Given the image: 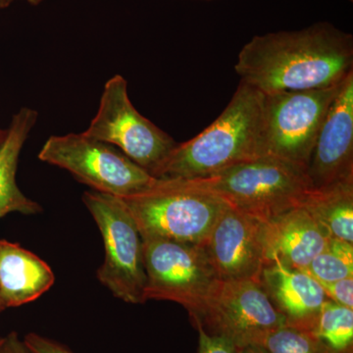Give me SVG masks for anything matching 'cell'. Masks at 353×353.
Here are the masks:
<instances>
[{"mask_svg":"<svg viewBox=\"0 0 353 353\" xmlns=\"http://www.w3.org/2000/svg\"><path fill=\"white\" fill-rule=\"evenodd\" d=\"M50 265L19 243L0 240V297L6 308L36 301L54 284Z\"/></svg>","mask_w":353,"mask_h":353,"instance_id":"15","label":"cell"},{"mask_svg":"<svg viewBox=\"0 0 353 353\" xmlns=\"http://www.w3.org/2000/svg\"><path fill=\"white\" fill-rule=\"evenodd\" d=\"M43 0H29L30 3L32 4V6H37V4L41 3Z\"/></svg>","mask_w":353,"mask_h":353,"instance_id":"28","label":"cell"},{"mask_svg":"<svg viewBox=\"0 0 353 353\" xmlns=\"http://www.w3.org/2000/svg\"><path fill=\"white\" fill-rule=\"evenodd\" d=\"M329 301L353 309V277L321 284Z\"/></svg>","mask_w":353,"mask_h":353,"instance_id":"21","label":"cell"},{"mask_svg":"<svg viewBox=\"0 0 353 353\" xmlns=\"http://www.w3.org/2000/svg\"><path fill=\"white\" fill-rule=\"evenodd\" d=\"M7 136V130L0 129V148H1L2 143L6 141Z\"/></svg>","mask_w":353,"mask_h":353,"instance_id":"26","label":"cell"},{"mask_svg":"<svg viewBox=\"0 0 353 353\" xmlns=\"http://www.w3.org/2000/svg\"><path fill=\"white\" fill-rule=\"evenodd\" d=\"M183 181L262 222L299 208L311 189L305 167L272 155L234 165L208 178Z\"/></svg>","mask_w":353,"mask_h":353,"instance_id":"3","label":"cell"},{"mask_svg":"<svg viewBox=\"0 0 353 353\" xmlns=\"http://www.w3.org/2000/svg\"><path fill=\"white\" fill-rule=\"evenodd\" d=\"M330 238L305 209H290L265 222L267 263L277 259L289 268L305 271Z\"/></svg>","mask_w":353,"mask_h":353,"instance_id":"14","label":"cell"},{"mask_svg":"<svg viewBox=\"0 0 353 353\" xmlns=\"http://www.w3.org/2000/svg\"><path fill=\"white\" fill-rule=\"evenodd\" d=\"M192 323L241 347L261 345L269 334L285 326V319L259 281L236 280L220 281L201 315Z\"/></svg>","mask_w":353,"mask_h":353,"instance_id":"10","label":"cell"},{"mask_svg":"<svg viewBox=\"0 0 353 353\" xmlns=\"http://www.w3.org/2000/svg\"><path fill=\"white\" fill-rule=\"evenodd\" d=\"M259 283L272 304L284 316L285 325L310 329L328 301L321 284L305 271L289 268L277 259L265 265Z\"/></svg>","mask_w":353,"mask_h":353,"instance_id":"13","label":"cell"},{"mask_svg":"<svg viewBox=\"0 0 353 353\" xmlns=\"http://www.w3.org/2000/svg\"><path fill=\"white\" fill-rule=\"evenodd\" d=\"M208 1H209V0H208Z\"/></svg>","mask_w":353,"mask_h":353,"instance_id":"31","label":"cell"},{"mask_svg":"<svg viewBox=\"0 0 353 353\" xmlns=\"http://www.w3.org/2000/svg\"><path fill=\"white\" fill-rule=\"evenodd\" d=\"M39 160L70 172L95 192L128 197L152 188L157 179L113 145L81 134L52 136Z\"/></svg>","mask_w":353,"mask_h":353,"instance_id":"7","label":"cell"},{"mask_svg":"<svg viewBox=\"0 0 353 353\" xmlns=\"http://www.w3.org/2000/svg\"><path fill=\"white\" fill-rule=\"evenodd\" d=\"M309 331L334 353H353V309L328 299Z\"/></svg>","mask_w":353,"mask_h":353,"instance_id":"18","label":"cell"},{"mask_svg":"<svg viewBox=\"0 0 353 353\" xmlns=\"http://www.w3.org/2000/svg\"><path fill=\"white\" fill-rule=\"evenodd\" d=\"M141 236L203 245L229 205L183 180H157L150 190L123 197Z\"/></svg>","mask_w":353,"mask_h":353,"instance_id":"4","label":"cell"},{"mask_svg":"<svg viewBox=\"0 0 353 353\" xmlns=\"http://www.w3.org/2000/svg\"><path fill=\"white\" fill-rule=\"evenodd\" d=\"M202 245L220 281L259 282L267 264L265 222L229 206Z\"/></svg>","mask_w":353,"mask_h":353,"instance_id":"11","label":"cell"},{"mask_svg":"<svg viewBox=\"0 0 353 353\" xmlns=\"http://www.w3.org/2000/svg\"><path fill=\"white\" fill-rule=\"evenodd\" d=\"M263 94L241 83L219 117L196 138L178 143L152 176L196 180L263 157Z\"/></svg>","mask_w":353,"mask_h":353,"instance_id":"2","label":"cell"},{"mask_svg":"<svg viewBox=\"0 0 353 353\" xmlns=\"http://www.w3.org/2000/svg\"><path fill=\"white\" fill-rule=\"evenodd\" d=\"M83 134L118 148L152 176L178 145L134 108L121 75L106 82L99 111Z\"/></svg>","mask_w":353,"mask_h":353,"instance_id":"9","label":"cell"},{"mask_svg":"<svg viewBox=\"0 0 353 353\" xmlns=\"http://www.w3.org/2000/svg\"><path fill=\"white\" fill-rule=\"evenodd\" d=\"M238 353H267V352L262 345H248L238 347Z\"/></svg>","mask_w":353,"mask_h":353,"instance_id":"25","label":"cell"},{"mask_svg":"<svg viewBox=\"0 0 353 353\" xmlns=\"http://www.w3.org/2000/svg\"><path fill=\"white\" fill-rule=\"evenodd\" d=\"M6 309V306H4L3 303H2L1 297H0V312H2V311Z\"/></svg>","mask_w":353,"mask_h":353,"instance_id":"29","label":"cell"},{"mask_svg":"<svg viewBox=\"0 0 353 353\" xmlns=\"http://www.w3.org/2000/svg\"><path fill=\"white\" fill-rule=\"evenodd\" d=\"M37 120L36 110L21 108L13 116L0 148V219L13 212L34 215L43 211L38 202L26 196L16 183L20 153Z\"/></svg>","mask_w":353,"mask_h":353,"instance_id":"16","label":"cell"},{"mask_svg":"<svg viewBox=\"0 0 353 353\" xmlns=\"http://www.w3.org/2000/svg\"><path fill=\"white\" fill-rule=\"evenodd\" d=\"M145 301H174L199 317L220 282L202 245L141 236Z\"/></svg>","mask_w":353,"mask_h":353,"instance_id":"5","label":"cell"},{"mask_svg":"<svg viewBox=\"0 0 353 353\" xmlns=\"http://www.w3.org/2000/svg\"><path fill=\"white\" fill-rule=\"evenodd\" d=\"M341 83L318 90L263 94V154L307 168L318 132Z\"/></svg>","mask_w":353,"mask_h":353,"instance_id":"8","label":"cell"},{"mask_svg":"<svg viewBox=\"0 0 353 353\" xmlns=\"http://www.w3.org/2000/svg\"><path fill=\"white\" fill-rule=\"evenodd\" d=\"M2 340H3V338H0V343H1Z\"/></svg>","mask_w":353,"mask_h":353,"instance_id":"30","label":"cell"},{"mask_svg":"<svg viewBox=\"0 0 353 353\" xmlns=\"http://www.w3.org/2000/svg\"><path fill=\"white\" fill-rule=\"evenodd\" d=\"M83 201L101 231L104 261L97 277L127 303H145L146 274L141 234L120 197L87 192Z\"/></svg>","mask_w":353,"mask_h":353,"instance_id":"6","label":"cell"},{"mask_svg":"<svg viewBox=\"0 0 353 353\" xmlns=\"http://www.w3.org/2000/svg\"><path fill=\"white\" fill-rule=\"evenodd\" d=\"M23 341L31 353H74L61 343L36 333L28 334Z\"/></svg>","mask_w":353,"mask_h":353,"instance_id":"23","label":"cell"},{"mask_svg":"<svg viewBox=\"0 0 353 353\" xmlns=\"http://www.w3.org/2000/svg\"><path fill=\"white\" fill-rule=\"evenodd\" d=\"M0 353H31L26 347L24 341H21L16 332L4 336L0 343Z\"/></svg>","mask_w":353,"mask_h":353,"instance_id":"24","label":"cell"},{"mask_svg":"<svg viewBox=\"0 0 353 353\" xmlns=\"http://www.w3.org/2000/svg\"><path fill=\"white\" fill-rule=\"evenodd\" d=\"M199 332L197 353H238V347L231 341L206 333L199 324L194 325Z\"/></svg>","mask_w":353,"mask_h":353,"instance_id":"22","label":"cell"},{"mask_svg":"<svg viewBox=\"0 0 353 353\" xmlns=\"http://www.w3.org/2000/svg\"><path fill=\"white\" fill-rule=\"evenodd\" d=\"M306 173L311 189L353 181V72L341 83L320 128Z\"/></svg>","mask_w":353,"mask_h":353,"instance_id":"12","label":"cell"},{"mask_svg":"<svg viewBox=\"0 0 353 353\" xmlns=\"http://www.w3.org/2000/svg\"><path fill=\"white\" fill-rule=\"evenodd\" d=\"M234 70L263 94L334 87L353 72V38L328 22L255 36Z\"/></svg>","mask_w":353,"mask_h":353,"instance_id":"1","label":"cell"},{"mask_svg":"<svg viewBox=\"0 0 353 353\" xmlns=\"http://www.w3.org/2000/svg\"><path fill=\"white\" fill-rule=\"evenodd\" d=\"M12 0H0V7L8 6ZM29 1V0H28Z\"/></svg>","mask_w":353,"mask_h":353,"instance_id":"27","label":"cell"},{"mask_svg":"<svg viewBox=\"0 0 353 353\" xmlns=\"http://www.w3.org/2000/svg\"><path fill=\"white\" fill-rule=\"evenodd\" d=\"M267 353H334L314 334L296 327H281L265 339Z\"/></svg>","mask_w":353,"mask_h":353,"instance_id":"20","label":"cell"},{"mask_svg":"<svg viewBox=\"0 0 353 353\" xmlns=\"http://www.w3.org/2000/svg\"><path fill=\"white\" fill-rule=\"evenodd\" d=\"M305 272L320 284L353 277V243L330 238Z\"/></svg>","mask_w":353,"mask_h":353,"instance_id":"19","label":"cell"},{"mask_svg":"<svg viewBox=\"0 0 353 353\" xmlns=\"http://www.w3.org/2000/svg\"><path fill=\"white\" fill-rule=\"evenodd\" d=\"M301 208L331 238L353 243V181L309 190Z\"/></svg>","mask_w":353,"mask_h":353,"instance_id":"17","label":"cell"}]
</instances>
